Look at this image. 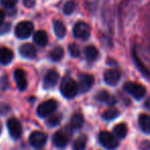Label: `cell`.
Listing matches in <instances>:
<instances>
[{
  "label": "cell",
  "mask_w": 150,
  "mask_h": 150,
  "mask_svg": "<svg viewBox=\"0 0 150 150\" xmlns=\"http://www.w3.org/2000/svg\"><path fill=\"white\" fill-rule=\"evenodd\" d=\"M61 92H62L64 97H66V98H68V99H72L77 94L78 86L69 75H67L62 80V83H61Z\"/></svg>",
  "instance_id": "cell-1"
},
{
  "label": "cell",
  "mask_w": 150,
  "mask_h": 150,
  "mask_svg": "<svg viewBox=\"0 0 150 150\" xmlns=\"http://www.w3.org/2000/svg\"><path fill=\"white\" fill-rule=\"evenodd\" d=\"M123 88L127 93H129V95L134 97L137 100L142 99L146 94V90L143 86L137 83V82H133V81H127L123 84Z\"/></svg>",
  "instance_id": "cell-2"
},
{
  "label": "cell",
  "mask_w": 150,
  "mask_h": 150,
  "mask_svg": "<svg viewBox=\"0 0 150 150\" xmlns=\"http://www.w3.org/2000/svg\"><path fill=\"white\" fill-rule=\"evenodd\" d=\"M99 140H100V143L104 146L107 149H115V148L118 146V140L115 137L113 134L109 133V132L103 131L99 135Z\"/></svg>",
  "instance_id": "cell-3"
},
{
  "label": "cell",
  "mask_w": 150,
  "mask_h": 150,
  "mask_svg": "<svg viewBox=\"0 0 150 150\" xmlns=\"http://www.w3.org/2000/svg\"><path fill=\"white\" fill-rule=\"evenodd\" d=\"M57 107H58V103H57L54 100H52H52L44 101V102L41 103L37 108L38 116H40V117L50 116L52 113L54 112V110L57 109Z\"/></svg>",
  "instance_id": "cell-4"
},
{
  "label": "cell",
  "mask_w": 150,
  "mask_h": 150,
  "mask_svg": "<svg viewBox=\"0 0 150 150\" xmlns=\"http://www.w3.org/2000/svg\"><path fill=\"white\" fill-rule=\"evenodd\" d=\"M34 29V26L31 22L29 21H24L20 22L16 27V35L17 37L21 38V39H25L28 38L32 34Z\"/></svg>",
  "instance_id": "cell-5"
},
{
  "label": "cell",
  "mask_w": 150,
  "mask_h": 150,
  "mask_svg": "<svg viewBox=\"0 0 150 150\" xmlns=\"http://www.w3.org/2000/svg\"><path fill=\"white\" fill-rule=\"evenodd\" d=\"M73 34L76 38L82 40H86L91 35L90 26L84 22H78L73 28Z\"/></svg>",
  "instance_id": "cell-6"
},
{
  "label": "cell",
  "mask_w": 150,
  "mask_h": 150,
  "mask_svg": "<svg viewBox=\"0 0 150 150\" xmlns=\"http://www.w3.org/2000/svg\"><path fill=\"white\" fill-rule=\"evenodd\" d=\"M7 129H8L9 135L13 139H19L22 136V125L21 122L15 117H11L7 120Z\"/></svg>",
  "instance_id": "cell-7"
},
{
  "label": "cell",
  "mask_w": 150,
  "mask_h": 150,
  "mask_svg": "<svg viewBox=\"0 0 150 150\" xmlns=\"http://www.w3.org/2000/svg\"><path fill=\"white\" fill-rule=\"evenodd\" d=\"M46 135L42 132L35 131L30 135L29 142L34 148H41L46 143Z\"/></svg>",
  "instance_id": "cell-8"
},
{
  "label": "cell",
  "mask_w": 150,
  "mask_h": 150,
  "mask_svg": "<svg viewBox=\"0 0 150 150\" xmlns=\"http://www.w3.org/2000/svg\"><path fill=\"white\" fill-rule=\"evenodd\" d=\"M95 78L93 75L90 74H81L79 75V88L82 93H86L94 86Z\"/></svg>",
  "instance_id": "cell-9"
},
{
  "label": "cell",
  "mask_w": 150,
  "mask_h": 150,
  "mask_svg": "<svg viewBox=\"0 0 150 150\" xmlns=\"http://www.w3.org/2000/svg\"><path fill=\"white\" fill-rule=\"evenodd\" d=\"M15 79L17 81L18 88L20 91H25L28 86V80H27V74L24 70L22 69H17L15 71Z\"/></svg>",
  "instance_id": "cell-10"
},
{
  "label": "cell",
  "mask_w": 150,
  "mask_h": 150,
  "mask_svg": "<svg viewBox=\"0 0 150 150\" xmlns=\"http://www.w3.org/2000/svg\"><path fill=\"white\" fill-rule=\"evenodd\" d=\"M120 79V72L115 69L107 70L104 74V80L109 86H115Z\"/></svg>",
  "instance_id": "cell-11"
},
{
  "label": "cell",
  "mask_w": 150,
  "mask_h": 150,
  "mask_svg": "<svg viewBox=\"0 0 150 150\" xmlns=\"http://www.w3.org/2000/svg\"><path fill=\"white\" fill-rule=\"evenodd\" d=\"M59 79V73L56 70H50L46 73L43 80L44 88H52L57 84Z\"/></svg>",
  "instance_id": "cell-12"
},
{
  "label": "cell",
  "mask_w": 150,
  "mask_h": 150,
  "mask_svg": "<svg viewBox=\"0 0 150 150\" xmlns=\"http://www.w3.org/2000/svg\"><path fill=\"white\" fill-rule=\"evenodd\" d=\"M69 138L63 131H58L52 136V143L58 148H65L68 144Z\"/></svg>",
  "instance_id": "cell-13"
},
{
  "label": "cell",
  "mask_w": 150,
  "mask_h": 150,
  "mask_svg": "<svg viewBox=\"0 0 150 150\" xmlns=\"http://www.w3.org/2000/svg\"><path fill=\"white\" fill-rule=\"evenodd\" d=\"M20 54L22 57L27 59H33L37 54V50L34 47V45L30 43H25L20 47Z\"/></svg>",
  "instance_id": "cell-14"
},
{
  "label": "cell",
  "mask_w": 150,
  "mask_h": 150,
  "mask_svg": "<svg viewBox=\"0 0 150 150\" xmlns=\"http://www.w3.org/2000/svg\"><path fill=\"white\" fill-rule=\"evenodd\" d=\"M13 52L9 48L2 47L0 48V63L2 65H7L13 61Z\"/></svg>",
  "instance_id": "cell-15"
},
{
  "label": "cell",
  "mask_w": 150,
  "mask_h": 150,
  "mask_svg": "<svg viewBox=\"0 0 150 150\" xmlns=\"http://www.w3.org/2000/svg\"><path fill=\"white\" fill-rule=\"evenodd\" d=\"M139 125L141 129L146 134H150V116L147 114H141L139 116Z\"/></svg>",
  "instance_id": "cell-16"
},
{
  "label": "cell",
  "mask_w": 150,
  "mask_h": 150,
  "mask_svg": "<svg viewBox=\"0 0 150 150\" xmlns=\"http://www.w3.org/2000/svg\"><path fill=\"white\" fill-rule=\"evenodd\" d=\"M83 122H84V118L82 116V114H80V113H75L71 117L70 125L73 129H79L83 125Z\"/></svg>",
  "instance_id": "cell-17"
},
{
  "label": "cell",
  "mask_w": 150,
  "mask_h": 150,
  "mask_svg": "<svg viewBox=\"0 0 150 150\" xmlns=\"http://www.w3.org/2000/svg\"><path fill=\"white\" fill-rule=\"evenodd\" d=\"M96 99L98 101H100V102L108 103L110 106L115 104V99L113 98V97H111L110 95L108 94V92H106V91H101V92H99L98 94L96 95Z\"/></svg>",
  "instance_id": "cell-18"
},
{
  "label": "cell",
  "mask_w": 150,
  "mask_h": 150,
  "mask_svg": "<svg viewBox=\"0 0 150 150\" xmlns=\"http://www.w3.org/2000/svg\"><path fill=\"white\" fill-rule=\"evenodd\" d=\"M113 134L116 138L118 139H123L125 138L127 134V127L125 123H118L114 127L113 129Z\"/></svg>",
  "instance_id": "cell-19"
},
{
  "label": "cell",
  "mask_w": 150,
  "mask_h": 150,
  "mask_svg": "<svg viewBox=\"0 0 150 150\" xmlns=\"http://www.w3.org/2000/svg\"><path fill=\"white\" fill-rule=\"evenodd\" d=\"M84 54H86V58L88 59L91 62H94L98 59L99 56V52L94 45H88L86 47L84 50Z\"/></svg>",
  "instance_id": "cell-20"
},
{
  "label": "cell",
  "mask_w": 150,
  "mask_h": 150,
  "mask_svg": "<svg viewBox=\"0 0 150 150\" xmlns=\"http://www.w3.org/2000/svg\"><path fill=\"white\" fill-rule=\"evenodd\" d=\"M86 143H88V137L86 135H80L73 144V150H84Z\"/></svg>",
  "instance_id": "cell-21"
},
{
  "label": "cell",
  "mask_w": 150,
  "mask_h": 150,
  "mask_svg": "<svg viewBox=\"0 0 150 150\" xmlns=\"http://www.w3.org/2000/svg\"><path fill=\"white\" fill-rule=\"evenodd\" d=\"M34 40L40 46H45L47 44V35L44 31H37L34 34Z\"/></svg>",
  "instance_id": "cell-22"
},
{
  "label": "cell",
  "mask_w": 150,
  "mask_h": 150,
  "mask_svg": "<svg viewBox=\"0 0 150 150\" xmlns=\"http://www.w3.org/2000/svg\"><path fill=\"white\" fill-rule=\"evenodd\" d=\"M54 34L59 38H63L66 35V27H65V25L63 24L62 21H54Z\"/></svg>",
  "instance_id": "cell-23"
},
{
  "label": "cell",
  "mask_w": 150,
  "mask_h": 150,
  "mask_svg": "<svg viewBox=\"0 0 150 150\" xmlns=\"http://www.w3.org/2000/svg\"><path fill=\"white\" fill-rule=\"evenodd\" d=\"M50 57L54 62L60 61V60H62V58L64 57V50H63V48L61 47V46H57V47H54V50L50 52Z\"/></svg>",
  "instance_id": "cell-24"
},
{
  "label": "cell",
  "mask_w": 150,
  "mask_h": 150,
  "mask_svg": "<svg viewBox=\"0 0 150 150\" xmlns=\"http://www.w3.org/2000/svg\"><path fill=\"white\" fill-rule=\"evenodd\" d=\"M118 114H119V112L117 109L110 108L103 113V118L106 119V120H112V119L116 118V117L118 116Z\"/></svg>",
  "instance_id": "cell-25"
},
{
  "label": "cell",
  "mask_w": 150,
  "mask_h": 150,
  "mask_svg": "<svg viewBox=\"0 0 150 150\" xmlns=\"http://www.w3.org/2000/svg\"><path fill=\"white\" fill-rule=\"evenodd\" d=\"M75 9V2L73 0H69L68 2L65 3L64 8H63V11H64L65 15H70L74 11Z\"/></svg>",
  "instance_id": "cell-26"
},
{
  "label": "cell",
  "mask_w": 150,
  "mask_h": 150,
  "mask_svg": "<svg viewBox=\"0 0 150 150\" xmlns=\"http://www.w3.org/2000/svg\"><path fill=\"white\" fill-rule=\"evenodd\" d=\"M61 119H62V115L60 114H57V115H52L48 118L47 120V125H50V127H56L60 123Z\"/></svg>",
  "instance_id": "cell-27"
},
{
  "label": "cell",
  "mask_w": 150,
  "mask_h": 150,
  "mask_svg": "<svg viewBox=\"0 0 150 150\" xmlns=\"http://www.w3.org/2000/svg\"><path fill=\"white\" fill-rule=\"evenodd\" d=\"M69 52H70V54L72 57H74V58H77V57H79V48H78V45L76 43H71L70 45H69Z\"/></svg>",
  "instance_id": "cell-28"
},
{
  "label": "cell",
  "mask_w": 150,
  "mask_h": 150,
  "mask_svg": "<svg viewBox=\"0 0 150 150\" xmlns=\"http://www.w3.org/2000/svg\"><path fill=\"white\" fill-rule=\"evenodd\" d=\"M18 0H1V5L6 8H11L16 5Z\"/></svg>",
  "instance_id": "cell-29"
},
{
  "label": "cell",
  "mask_w": 150,
  "mask_h": 150,
  "mask_svg": "<svg viewBox=\"0 0 150 150\" xmlns=\"http://www.w3.org/2000/svg\"><path fill=\"white\" fill-rule=\"evenodd\" d=\"M35 2H36V0H23V4L25 5L26 7H28V8L33 7L34 5H35Z\"/></svg>",
  "instance_id": "cell-30"
},
{
  "label": "cell",
  "mask_w": 150,
  "mask_h": 150,
  "mask_svg": "<svg viewBox=\"0 0 150 150\" xmlns=\"http://www.w3.org/2000/svg\"><path fill=\"white\" fill-rule=\"evenodd\" d=\"M4 18H5V15L2 11H0V27L3 25V21H4Z\"/></svg>",
  "instance_id": "cell-31"
},
{
  "label": "cell",
  "mask_w": 150,
  "mask_h": 150,
  "mask_svg": "<svg viewBox=\"0 0 150 150\" xmlns=\"http://www.w3.org/2000/svg\"><path fill=\"white\" fill-rule=\"evenodd\" d=\"M144 105H145L146 108L149 109V110H150V98H149V99H147V100L145 101V104H144Z\"/></svg>",
  "instance_id": "cell-32"
},
{
  "label": "cell",
  "mask_w": 150,
  "mask_h": 150,
  "mask_svg": "<svg viewBox=\"0 0 150 150\" xmlns=\"http://www.w3.org/2000/svg\"><path fill=\"white\" fill-rule=\"evenodd\" d=\"M0 132H1V127H0Z\"/></svg>",
  "instance_id": "cell-33"
}]
</instances>
